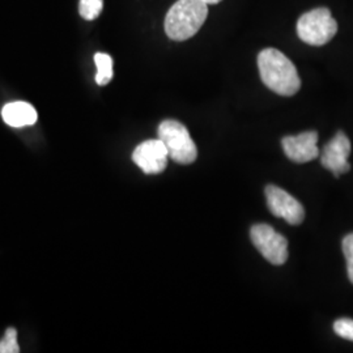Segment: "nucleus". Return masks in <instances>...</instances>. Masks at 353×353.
Here are the masks:
<instances>
[{
	"mask_svg": "<svg viewBox=\"0 0 353 353\" xmlns=\"http://www.w3.org/2000/svg\"><path fill=\"white\" fill-rule=\"evenodd\" d=\"M261 79L267 88L280 96H293L301 88V80L294 64L276 49H265L258 55Z\"/></svg>",
	"mask_w": 353,
	"mask_h": 353,
	"instance_id": "f257e3e1",
	"label": "nucleus"
},
{
	"mask_svg": "<svg viewBox=\"0 0 353 353\" xmlns=\"http://www.w3.org/2000/svg\"><path fill=\"white\" fill-rule=\"evenodd\" d=\"M208 16L204 0H178L166 13L165 32L174 41H185L195 36Z\"/></svg>",
	"mask_w": 353,
	"mask_h": 353,
	"instance_id": "f03ea898",
	"label": "nucleus"
},
{
	"mask_svg": "<svg viewBox=\"0 0 353 353\" xmlns=\"http://www.w3.org/2000/svg\"><path fill=\"white\" fill-rule=\"evenodd\" d=\"M159 139L161 140L168 150L169 157L181 165L192 164L196 160L198 150L191 139L188 128L181 122L166 119L160 123Z\"/></svg>",
	"mask_w": 353,
	"mask_h": 353,
	"instance_id": "7ed1b4c3",
	"label": "nucleus"
},
{
	"mask_svg": "<svg viewBox=\"0 0 353 353\" xmlns=\"http://www.w3.org/2000/svg\"><path fill=\"white\" fill-rule=\"evenodd\" d=\"M338 23L327 8H316L303 13L297 21V34L312 46H323L335 37Z\"/></svg>",
	"mask_w": 353,
	"mask_h": 353,
	"instance_id": "20e7f679",
	"label": "nucleus"
},
{
	"mask_svg": "<svg viewBox=\"0 0 353 353\" xmlns=\"http://www.w3.org/2000/svg\"><path fill=\"white\" fill-rule=\"evenodd\" d=\"M254 246L265 259L275 265H284L288 259V241L267 224H256L250 230Z\"/></svg>",
	"mask_w": 353,
	"mask_h": 353,
	"instance_id": "39448f33",
	"label": "nucleus"
},
{
	"mask_svg": "<svg viewBox=\"0 0 353 353\" xmlns=\"http://www.w3.org/2000/svg\"><path fill=\"white\" fill-rule=\"evenodd\" d=\"M267 205L271 214L284 219L290 225H299L305 219L303 204L293 198L285 190L270 185L265 188Z\"/></svg>",
	"mask_w": 353,
	"mask_h": 353,
	"instance_id": "423d86ee",
	"label": "nucleus"
},
{
	"mask_svg": "<svg viewBox=\"0 0 353 353\" xmlns=\"http://www.w3.org/2000/svg\"><path fill=\"white\" fill-rule=\"evenodd\" d=\"M132 160L145 174H160L168 165L169 153L161 140H147L135 148Z\"/></svg>",
	"mask_w": 353,
	"mask_h": 353,
	"instance_id": "0eeeda50",
	"label": "nucleus"
},
{
	"mask_svg": "<svg viewBox=\"0 0 353 353\" xmlns=\"http://www.w3.org/2000/svg\"><path fill=\"white\" fill-rule=\"evenodd\" d=\"M351 154V141L348 137L339 131L332 139L325 145L321 163L335 176L350 172L351 165L348 163V157Z\"/></svg>",
	"mask_w": 353,
	"mask_h": 353,
	"instance_id": "6e6552de",
	"label": "nucleus"
},
{
	"mask_svg": "<svg viewBox=\"0 0 353 353\" xmlns=\"http://www.w3.org/2000/svg\"><path fill=\"white\" fill-rule=\"evenodd\" d=\"M318 134L316 131H307L296 137H285L281 140L283 150L290 161L297 164H305L319 156L316 147Z\"/></svg>",
	"mask_w": 353,
	"mask_h": 353,
	"instance_id": "1a4fd4ad",
	"label": "nucleus"
},
{
	"mask_svg": "<svg viewBox=\"0 0 353 353\" xmlns=\"http://www.w3.org/2000/svg\"><path fill=\"white\" fill-rule=\"evenodd\" d=\"M3 121L8 126L20 127L32 126L37 122V112L28 102L17 101L7 103L1 110Z\"/></svg>",
	"mask_w": 353,
	"mask_h": 353,
	"instance_id": "9d476101",
	"label": "nucleus"
},
{
	"mask_svg": "<svg viewBox=\"0 0 353 353\" xmlns=\"http://www.w3.org/2000/svg\"><path fill=\"white\" fill-rule=\"evenodd\" d=\"M94 63L97 67L96 83L99 85H106L113 79V59L110 55L105 52H97L94 55Z\"/></svg>",
	"mask_w": 353,
	"mask_h": 353,
	"instance_id": "9b49d317",
	"label": "nucleus"
},
{
	"mask_svg": "<svg viewBox=\"0 0 353 353\" xmlns=\"http://www.w3.org/2000/svg\"><path fill=\"white\" fill-rule=\"evenodd\" d=\"M103 8V0H80L79 13L85 20H94Z\"/></svg>",
	"mask_w": 353,
	"mask_h": 353,
	"instance_id": "f8f14e48",
	"label": "nucleus"
},
{
	"mask_svg": "<svg viewBox=\"0 0 353 353\" xmlns=\"http://www.w3.org/2000/svg\"><path fill=\"white\" fill-rule=\"evenodd\" d=\"M20 347L17 343V331L13 327L7 328L3 339L0 341V353H19Z\"/></svg>",
	"mask_w": 353,
	"mask_h": 353,
	"instance_id": "ddd939ff",
	"label": "nucleus"
},
{
	"mask_svg": "<svg viewBox=\"0 0 353 353\" xmlns=\"http://www.w3.org/2000/svg\"><path fill=\"white\" fill-rule=\"evenodd\" d=\"M334 331L343 339L353 341V319L341 318L334 323Z\"/></svg>",
	"mask_w": 353,
	"mask_h": 353,
	"instance_id": "4468645a",
	"label": "nucleus"
},
{
	"mask_svg": "<svg viewBox=\"0 0 353 353\" xmlns=\"http://www.w3.org/2000/svg\"><path fill=\"white\" fill-rule=\"evenodd\" d=\"M343 252L347 261V271H348V278L353 284V233L344 237L343 240Z\"/></svg>",
	"mask_w": 353,
	"mask_h": 353,
	"instance_id": "2eb2a0df",
	"label": "nucleus"
},
{
	"mask_svg": "<svg viewBox=\"0 0 353 353\" xmlns=\"http://www.w3.org/2000/svg\"><path fill=\"white\" fill-rule=\"evenodd\" d=\"M207 4H217V3H220L221 0H204Z\"/></svg>",
	"mask_w": 353,
	"mask_h": 353,
	"instance_id": "dca6fc26",
	"label": "nucleus"
}]
</instances>
